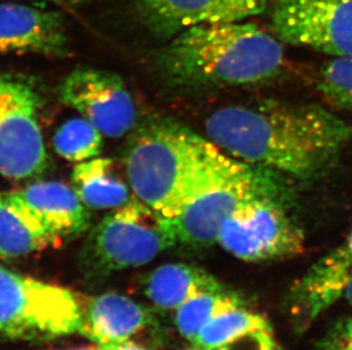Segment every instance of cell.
I'll return each instance as SVG.
<instances>
[{"label":"cell","mask_w":352,"mask_h":350,"mask_svg":"<svg viewBox=\"0 0 352 350\" xmlns=\"http://www.w3.org/2000/svg\"><path fill=\"white\" fill-rule=\"evenodd\" d=\"M206 133L239 162L307 181L336 163L352 124L320 106L265 100L218 109L206 119Z\"/></svg>","instance_id":"cell-1"},{"label":"cell","mask_w":352,"mask_h":350,"mask_svg":"<svg viewBox=\"0 0 352 350\" xmlns=\"http://www.w3.org/2000/svg\"><path fill=\"white\" fill-rule=\"evenodd\" d=\"M124 163L137 198L169 218L206 189L249 169L209 139L173 122L140 130Z\"/></svg>","instance_id":"cell-2"},{"label":"cell","mask_w":352,"mask_h":350,"mask_svg":"<svg viewBox=\"0 0 352 350\" xmlns=\"http://www.w3.org/2000/svg\"><path fill=\"white\" fill-rule=\"evenodd\" d=\"M163 64L182 83L256 86L280 74L285 51L282 41L256 24H201L177 34L163 53Z\"/></svg>","instance_id":"cell-3"},{"label":"cell","mask_w":352,"mask_h":350,"mask_svg":"<svg viewBox=\"0 0 352 350\" xmlns=\"http://www.w3.org/2000/svg\"><path fill=\"white\" fill-rule=\"evenodd\" d=\"M176 245L171 218L131 196L126 205L111 211L90 231L80 253V265L90 278H100L146 264Z\"/></svg>","instance_id":"cell-4"},{"label":"cell","mask_w":352,"mask_h":350,"mask_svg":"<svg viewBox=\"0 0 352 350\" xmlns=\"http://www.w3.org/2000/svg\"><path fill=\"white\" fill-rule=\"evenodd\" d=\"M81 298L0 266V332L16 340L43 341L79 331Z\"/></svg>","instance_id":"cell-5"},{"label":"cell","mask_w":352,"mask_h":350,"mask_svg":"<svg viewBox=\"0 0 352 350\" xmlns=\"http://www.w3.org/2000/svg\"><path fill=\"white\" fill-rule=\"evenodd\" d=\"M218 244L239 259L259 263L302 254L305 235L278 194H272L237 209L223 225Z\"/></svg>","instance_id":"cell-6"},{"label":"cell","mask_w":352,"mask_h":350,"mask_svg":"<svg viewBox=\"0 0 352 350\" xmlns=\"http://www.w3.org/2000/svg\"><path fill=\"white\" fill-rule=\"evenodd\" d=\"M40 107L41 100L32 84L0 73V175L5 178H32L48 165Z\"/></svg>","instance_id":"cell-7"},{"label":"cell","mask_w":352,"mask_h":350,"mask_svg":"<svg viewBox=\"0 0 352 350\" xmlns=\"http://www.w3.org/2000/svg\"><path fill=\"white\" fill-rule=\"evenodd\" d=\"M270 25L283 43L352 57V0H274Z\"/></svg>","instance_id":"cell-8"},{"label":"cell","mask_w":352,"mask_h":350,"mask_svg":"<svg viewBox=\"0 0 352 350\" xmlns=\"http://www.w3.org/2000/svg\"><path fill=\"white\" fill-rule=\"evenodd\" d=\"M278 194L275 182L249 169L201 192L171 218L177 245L208 247L218 242L225 222L237 209L263 196Z\"/></svg>","instance_id":"cell-9"},{"label":"cell","mask_w":352,"mask_h":350,"mask_svg":"<svg viewBox=\"0 0 352 350\" xmlns=\"http://www.w3.org/2000/svg\"><path fill=\"white\" fill-rule=\"evenodd\" d=\"M60 100L105 137L120 138L136 124L133 97L114 73L94 69L74 71L60 86Z\"/></svg>","instance_id":"cell-10"},{"label":"cell","mask_w":352,"mask_h":350,"mask_svg":"<svg viewBox=\"0 0 352 350\" xmlns=\"http://www.w3.org/2000/svg\"><path fill=\"white\" fill-rule=\"evenodd\" d=\"M352 281V229L346 238L325 255L293 284L289 291L291 314L300 329L342 299Z\"/></svg>","instance_id":"cell-11"},{"label":"cell","mask_w":352,"mask_h":350,"mask_svg":"<svg viewBox=\"0 0 352 350\" xmlns=\"http://www.w3.org/2000/svg\"><path fill=\"white\" fill-rule=\"evenodd\" d=\"M270 0H137L154 34L169 38L201 24L239 22L266 10Z\"/></svg>","instance_id":"cell-12"},{"label":"cell","mask_w":352,"mask_h":350,"mask_svg":"<svg viewBox=\"0 0 352 350\" xmlns=\"http://www.w3.org/2000/svg\"><path fill=\"white\" fill-rule=\"evenodd\" d=\"M67 27L58 12L22 3H0V54L64 56Z\"/></svg>","instance_id":"cell-13"},{"label":"cell","mask_w":352,"mask_h":350,"mask_svg":"<svg viewBox=\"0 0 352 350\" xmlns=\"http://www.w3.org/2000/svg\"><path fill=\"white\" fill-rule=\"evenodd\" d=\"M81 298L80 334L102 347L128 341L154 327L153 310L119 294Z\"/></svg>","instance_id":"cell-14"},{"label":"cell","mask_w":352,"mask_h":350,"mask_svg":"<svg viewBox=\"0 0 352 350\" xmlns=\"http://www.w3.org/2000/svg\"><path fill=\"white\" fill-rule=\"evenodd\" d=\"M16 195L34 213L50 235L58 239L77 238L90 226V213L74 189L57 181L37 182Z\"/></svg>","instance_id":"cell-15"},{"label":"cell","mask_w":352,"mask_h":350,"mask_svg":"<svg viewBox=\"0 0 352 350\" xmlns=\"http://www.w3.org/2000/svg\"><path fill=\"white\" fill-rule=\"evenodd\" d=\"M60 244L47 231L16 192L0 196V258L23 257Z\"/></svg>","instance_id":"cell-16"},{"label":"cell","mask_w":352,"mask_h":350,"mask_svg":"<svg viewBox=\"0 0 352 350\" xmlns=\"http://www.w3.org/2000/svg\"><path fill=\"white\" fill-rule=\"evenodd\" d=\"M144 294L157 308L173 311L197 294L221 291L218 280L202 268L175 263L155 268L143 282Z\"/></svg>","instance_id":"cell-17"},{"label":"cell","mask_w":352,"mask_h":350,"mask_svg":"<svg viewBox=\"0 0 352 350\" xmlns=\"http://www.w3.org/2000/svg\"><path fill=\"white\" fill-rule=\"evenodd\" d=\"M74 190L83 205L91 209H116L131 198L130 185L120 175L112 159H91L72 172Z\"/></svg>","instance_id":"cell-18"},{"label":"cell","mask_w":352,"mask_h":350,"mask_svg":"<svg viewBox=\"0 0 352 350\" xmlns=\"http://www.w3.org/2000/svg\"><path fill=\"white\" fill-rule=\"evenodd\" d=\"M270 329V322L263 315L239 306L210 320L199 331L193 345L201 350H218L246 334Z\"/></svg>","instance_id":"cell-19"},{"label":"cell","mask_w":352,"mask_h":350,"mask_svg":"<svg viewBox=\"0 0 352 350\" xmlns=\"http://www.w3.org/2000/svg\"><path fill=\"white\" fill-rule=\"evenodd\" d=\"M241 305L242 303L235 294L223 290L197 294L177 308V329L185 339L194 342L199 331L210 320Z\"/></svg>","instance_id":"cell-20"},{"label":"cell","mask_w":352,"mask_h":350,"mask_svg":"<svg viewBox=\"0 0 352 350\" xmlns=\"http://www.w3.org/2000/svg\"><path fill=\"white\" fill-rule=\"evenodd\" d=\"M103 135L85 117L69 119L54 135L57 154L70 162H85L100 155Z\"/></svg>","instance_id":"cell-21"},{"label":"cell","mask_w":352,"mask_h":350,"mask_svg":"<svg viewBox=\"0 0 352 350\" xmlns=\"http://www.w3.org/2000/svg\"><path fill=\"white\" fill-rule=\"evenodd\" d=\"M317 86L329 104L352 115V57H334L322 64Z\"/></svg>","instance_id":"cell-22"},{"label":"cell","mask_w":352,"mask_h":350,"mask_svg":"<svg viewBox=\"0 0 352 350\" xmlns=\"http://www.w3.org/2000/svg\"><path fill=\"white\" fill-rule=\"evenodd\" d=\"M318 350H352V316L339 320L320 340Z\"/></svg>","instance_id":"cell-23"},{"label":"cell","mask_w":352,"mask_h":350,"mask_svg":"<svg viewBox=\"0 0 352 350\" xmlns=\"http://www.w3.org/2000/svg\"><path fill=\"white\" fill-rule=\"evenodd\" d=\"M218 350H282L273 336V329L256 331Z\"/></svg>","instance_id":"cell-24"},{"label":"cell","mask_w":352,"mask_h":350,"mask_svg":"<svg viewBox=\"0 0 352 350\" xmlns=\"http://www.w3.org/2000/svg\"><path fill=\"white\" fill-rule=\"evenodd\" d=\"M102 350H150L148 348L143 347L136 342H130V341H124L120 344L112 345V346H107V347L100 348Z\"/></svg>","instance_id":"cell-25"},{"label":"cell","mask_w":352,"mask_h":350,"mask_svg":"<svg viewBox=\"0 0 352 350\" xmlns=\"http://www.w3.org/2000/svg\"><path fill=\"white\" fill-rule=\"evenodd\" d=\"M62 7H79L93 1V0H46Z\"/></svg>","instance_id":"cell-26"},{"label":"cell","mask_w":352,"mask_h":350,"mask_svg":"<svg viewBox=\"0 0 352 350\" xmlns=\"http://www.w3.org/2000/svg\"><path fill=\"white\" fill-rule=\"evenodd\" d=\"M343 299H346L348 303L352 306V281L350 282L349 285L346 288V292H344V296H343Z\"/></svg>","instance_id":"cell-27"},{"label":"cell","mask_w":352,"mask_h":350,"mask_svg":"<svg viewBox=\"0 0 352 350\" xmlns=\"http://www.w3.org/2000/svg\"><path fill=\"white\" fill-rule=\"evenodd\" d=\"M74 350H102L100 348H94V347H83V348H78V349Z\"/></svg>","instance_id":"cell-28"},{"label":"cell","mask_w":352,"mask_h":350,"mask_svg":"<svg viewBox=\"0 0 352 350\" xmlns=\"http://www.w3.org/2000/svg\"><path fill=\"white\" fill-rule=\"evenodd\" d=\"M187 350H201V349H199V348H196V349H187Z\"/></svg>","instance_id":"cell-29"}]
</instances>
